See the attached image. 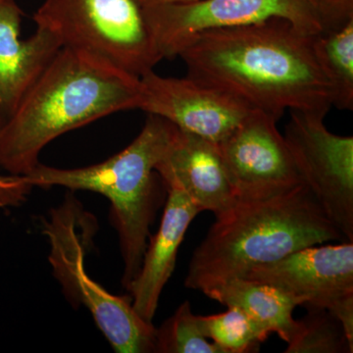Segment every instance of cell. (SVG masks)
<instances>
[{
    "label": "cell",
    "instance_id": "3",
    "mask_svg": "<svg viewBox=\"0 0 353 353\" xmlns=\"http://www.w3.org/2000/svg\"><path fill=\"white\" fill-rule=\"evenodd\" d=\"M341 240L305 183L269 199L239 201L216 219L192 254L185 285L204 292L301 248Z\"/></svg>",
    "mask_w": 353,
    "mask_h": 353
},
{
    "label": "cell",
    "instance_id": "13",
    "mask_svg": "<svg viewBox=\"0 0 353 353\" xmlns=\"http://www.w3.org/2000/svg\"><path fill=\"white\" fill-rule=\"evenodd\" d=\"M22 17L16 0H0V124L63 48L57 34L43 27L21 39Z\"/></svg>",
    "mask_w": 353,
    "mask_h": 353
},
{
    "label": "cell",
    "instance_id": "14",
    "mask_svg": "<svg viewBox=\"0 0 353 353\" xmlns=\"http://www.w3.org/2000/svg\"><path fill=\"white\" fill-rule=\"evenodd\" d=\"M168 199L158 232L148 243L141 270L128 292L139 317L152 323L165 285L176 266L179 248L192 221L201 212L183 190L167 188Z\"/></svg>",
    "mask_w": 353,
    "mask_h": 353
},
{
    "label": "cell",
    "instance_id": "6",
    "mask_svg": "<svg viewBox=\"0 0 353 353\" xmlns=\"http://www.w3.org/2000/svg\"><path fill=\"white\" fill-rule=\"evenodd\" d=\"M32 20L63 48L88 51L137 78L162 60L143 0H44Z\"/></svg>",
    "mask_w": 353,
    "mask_h": 353
},
{
    "label": "cell",
    "instance_id": "9",
    "mask_svg": "<svg viewBox=\"0 0 353 353\" xmlns=\"http://www.w3.org/2000/svg\"><path fill=\"white\" fill-rule=\"evenodd\" d=\"M307 246L272 263L253 267L243 279L271 285L329 310L353 343V241Z\"/></svg>",
    "mask_w": 353,
    "mask_h": 353
},
{
    "label": "cell",
    "instance_id": "20",
    "mask_svg": "<svg viewBox=\"0 0 353 353\" xmlns=\"http://www.w3.org/2000/svg\"><path fill=\"white\" fill-rule=\"evenodd\" d=\"M32 188L25 176L0 174V209L22 205L27 201Z\"/></svg>",
    "mask_w": 353,
    "mask_h": 353
},
{
    "label": "cell",
    "instance_id": "4",
    "mask_svg": "<svg viewBox=\"0 0 353 353\" xmlns=\"http://www.w3.org/2000/svg\"><path fill=\"white\" fill-rule=\"evenodd\" d=\"M176 128L148 114L145 126L122 152L101 163L61 169L39 163L25 176L32 187H64L88 190L108 197L119 234L124 259L122 284L129 289L137 278L155 217L157 183L155 167L166 154Z\"/></svg>",
    "mask_w": 353,
    "mask_h": 353
},
{
    "label": "cell",
    "instance_id": "19",
    "mask_svg": "<svg viewBox=\"0 0 353 353\" xmlns=\"http://www.w3.org/2000/svg\"><path fill=\"white\" fill-rule=\"evenodd\" d=\"M155 352L223 353L202 332L199 316L192 313L189 301L181 304L170 318L157 329Z\"/></svg>",
    "mask_w": 353,
    "mask_h": 353
},
{
    "label": "cell",
    "instance_id": "12",
    "mask_svg": "<svg viewBox=\"0 0 353 353\" xmlns=\"http://www.w3.org/2000/svg\"><path fill=\"white\" fill-rule=\"evenodd\" d=\"M166 188L183 190L201 211L223 219L238 203L214 143L176 128L166 154L155 167Z\"/></svg>",
    "mask_w": 353,
    "mask_h": 353
},
{
    "label": "cell",
    "instance_id": "2",
    "mask_svg": "<svg viewBox=\"0 0 353 353\" xmlns=\"http://www.w3.org/2000/svg\"><path fill=\"white\" fill-rule=\"evenodd\" d=\"M141 103L139 78L88 51L62 48L0 124V170L29 175L55 139Z\"/></svg>",
    "mask_w": 353,
    "mask_h": 353
},
{
    "label": "cell",
    "instance_id": "7",
    "mask_svg": "<svg viewBox=\"0 0 353 353\" xmlns=\"http://www.w3.org/2000/svg\"><path fill=\"white\" fill-rule=\"evenodd\" d=\"M145 15L162 60L178 57L190 39L210 30L272 19L288 21L307 36L329 29L315 0H199L145 6Z\"/></svg>",
    "mask_w": 353,
    "mask_h": 353
},
{
    "label": "cell",
    "instance_id": "5",
    "mask_svg": "<svg viewBox=\"0 0 353 353\" xmlns=\"http://www.w3.org/2000/svg\"><path fill=\"white\" fill-rule=\"evenodd\" d=\"M43 234L48 239V260L65 296L74 304H83L118 353L155 352L152 323L139 317L132 305V296H114L90 277L85 255L97 232V221L85 212L73 196L43 220Z\"/></svg>",
    "mask_w": 353,
    "mask_h": 353
},
{
    "label": "cell",
    "instance_id": "17",
    "mask_svg": "<svg viewBox=\"0 0 353 353\" xmlns=\"http://www.w3.org/2000/svg\"><path fill=\"white\" fill-rule=\"evenodd\" d=\"M199 323L204 336L223 353L259 352L260 345L271 334L263 325L236 307H228L221 314L199 316Z\"/></svg>",
    "mask_w": 353,
    "mask_h": 353
},
{
    "label": "cell",
    "instance_id": "8",
    "mask_svg": "<svg viewBox=\"0 0 353 353\" xmlns=\"http://www.w3.org/2000/svg\"><path fill=\"white\" fill-rule=\"evenodd\" d=\"M290 112L283 136L297 170L332 224L353 241V137L330 132L326 112Z\"/></svg>",
    "mask_w": 353,
    "mask_h": 353
},
{
    "label": "cell",
    "instance_id": "21",
    "mask_svg": "<svg viewBox=\"0 0 353 353\" xmlns=\"http://www.w3.org/2000/svg\"><path fill=\"white\" fill-rule=\"evenodd\" d=\"M330 28L345 24L353 18V0H315Z\"/></svg>",
    "mask_w": 353,
    "mask_h": 353
},
{
    "label": "cell",
    "instance_id": "18",
    "mask_svg": "<svg viewBox=\"0 0 353 353\" xmlns=\"http://www.w3.org/2000/svg\"><path fill=\"white\" fill-rule=\"evenodd\" d=\"M307 314L299 321V331L285 353H352L353 343L340 320L327 309L306 305Z\"/></svg>",
    "mask_w": 353,
    "mask_h": 353
},
{
    "label": "cell",
    "instance_id": "16",
    "mask_svg": "<svg viewBox=\"0 0 353 353\" xmlns=\"http://www.w3.org/2000/svg\"><path fill=\"white\" fill-rule=\"evenodd\" d=\"M316 61L333 90V106L353 109V18L311 38Z\"/></svg>",
    "mask_w": 353,
    "mask_h": 353
},
{
    "label": "cell",
    "instance_id": "1",
    "mask_svg": "<svg viewBox=\"0 0 353 353\" xmlns=\"http://www.w3.org/2000/svg\"><path fill=\"white\" fill-rule=\"evenodd\" d=\"M311 38L288 21L272 19L201 32L178 57L190 78L279 121L285 110L328 113L333 106Z\"/></svg>",
    "mask_w": 353,
    "mask_h": 353
},
{
    "label": "cell",
    "instance_id": "10",
    "mask_svg": "<svg viewBox=\"0 0 353 353\" xmlns=\"http://www.w3.org/2000/svg\"><path fill=\"white\" fill-rule=\"evenodd\" d=\"M277 122L252 110L218 145L238 201L269 199L304 183Z\"/></svg>",
    "mask_w": 353,
    "mask_h": 353
},
{
    "label": "cell",
    "instance_id": "15",
    "mask_svg": "<svg viewBox=\"0 0 353 353\" xmlns=\"http://www.w3.org/2000/svg\"><path fill=\"white\" fill-rule=\"evenodd\" d=\"M203 294L227 307L241 309L287 343L299 331L294 311L296 306L303 305V301L273 285L248 279H234Z\"/></svg>",
    "mask_w": 353,
    "mask_h": 353
},
{
    "label": "cell",
    "instance_id": "11",
    "mask_svg": "<svg viewBox=\"0 0 353 353\" xmlns=\"http://www.w3.org/2000/svg\"><path fill=\"white\" fill-rule=\"evenodd\" d=\"M139 82L141 110L216 145L227 139L252 111L236 97L188 76L162 77L152 70L141 77Z\"/></svg>",
    "mask_w": 353,
    "mask_h": 353
},
{
    "label": "cell",
    "instance_id": "22",
    "mask_svg": "<svg viewBox=\"0 0 353 353\" xmlns=\"http://www.w3.org/2000/svg\"><path fill=\"white\" fill-rule=\"evenodd\" d=\"M199 0H143L145 6H157V4L187 3Z\"/></svg>",
    "mask_w": 353,
    "mask_h": 353
}]
</instances>
